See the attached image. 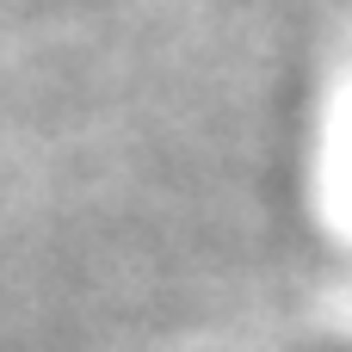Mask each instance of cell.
<instances>
[{"label":"cell","instance_id":"6da1fadb","mask_svg":"<svg viewBox=\"0 0 352 352\" xmlns=\"http://www.w3.org/2000/svg\"><path fill=\"white\" fill-rule=\"evenodd\" d=\"M297 352H352V334H328V340H309V346Z\"/></svg>","mask_w":352,"mask_h":352}]
</instances>
